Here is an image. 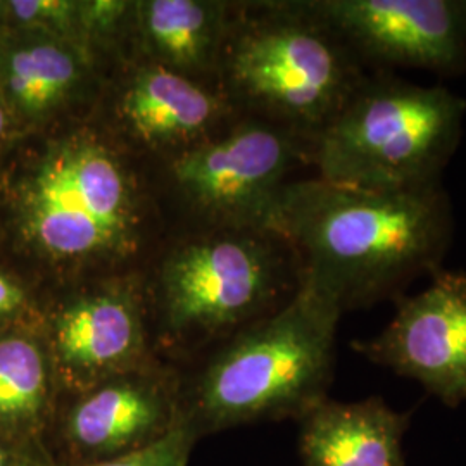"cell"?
I'll list each match as a JSON object with an SVG mask.
<instances>
[{"instance_id": "1", "label": "cell", "mask_w": 466, "mask_h": 466, "mask_svg": "<svg viewBox=\"0 0 466 466\" xmlns=\"http://www.w3.org/2000/svg\"><path fill=\"white\" fill-rule=\"evenodd\" d=\"M271 230L298 252L300 280L344 315L396 302L442 269L454 215L442 185L370 192L315 178L283 187Z\"/></svg>"}, {"instance_id": "13", "label": "cell", "mask_w": 466, "mask_h": 466, "mask_svg": "<svg viewBox=\"0 0 466 466\" xmlns=\"http://www.w3.org/2000/svg\"><path fill=\"white\" fill-rule=\"evenodd\" d=\"M52 375L50 356L34 337H0V439L19 448H40L38 433L54 411Z\"/></svg>"}, {"instance_id": "22", "label": "cell", "mask_w": 466, "mask_h": 466, "mask_svg": "<svg viewBox=\"0 0 466 466\" xmlns=\"http://www.w3.org/2000/svg\"><path fill=\"white\" fill-rule=\"evenodd\" d=\"M23 450H34V448H19V446H15V444L0 439V466H15L17 456Z\"/></svg>"}, {"instance_id": "3", "label": "cell", "mask_w": 466, "mask_h": 466, "mask_svg": "<svg viewBox=\"0 0 466 466\" xmlns=\"http://www.w3.org/2000/svg\"><path fill=\"white\" fill-rule=\"evenodd\" d=\"M465 116L466 100L444 85L370 71L313 146L318 178L370 192L442 185Z\"/></svg>"}, {"instance_id": "24", "label": "cell", "mask_w": 466, "mask_h": 466, "mask_svg": "<svg viewBox=\"0 0 466 466\" xmlns=\"http://www.w3.org/2000/svg\"><path fill=\"white\" fill-rule=\"evenodd\" d=\"M4 5H5V4H4V2H0V11L4 9Z\"/></svg>"}, {"instance_id": "18", "label": "cell", "mask_w": 466, "mask_h": 466, "mask_svg": "<svg viewBox=\"0 0 466 466\" xmlns=\"http://www.w3.org/2000/svg\"><path fill=\"white\" fill-rule=\"evenodd\" d=\"M199 439L198 431L184 418L167 437L146 450L137 451L134 454L111 461L85 466H187ZM54 466L59 465L54 463Z\"/></svg>"}, {"instance_id": "11", "label": "cell", "mask_w": 466, "mask_h": 466, "mask_svg": "<svg viewBox=\"0 0 466 466\" xmlns=\"http://www.w3.org/2000/svg\"><path fill=\"white\" fill-rule=\"evenodd\" d=\"M142 308L127 289H99L65 302L50 323V361L73 394L146 367Z\"/></svg>"}, {"instance_id": "23", "label": "cell", "mask_w": 466, "mask_h": 466, "mask_svg": "<svg viewBox=\"0 0 466 466\" xmlns=\"http://www.w3.org/2000/svg\"><path fill=\"white\" fill-rule=\"evenodd\" d=\"M5 123H7V116H5V111H4L2 102H0V137H2L4 130H5Z\"/></svg>"}, {"instance_id": "4", "label": "cell", "mask_w": 466, "mask_h": 466, "mask_svg": "<svg viewBox=\"0 0 466 466\" xmlns=\"http://www.w3.org/2000/svg\"><path fill=\"white\" fill-rule=\"evenodd\" d=\"M230 69L269 125L296 137L311 130L315 142L370 73L313 4L256 19L238 36Z\"/></svg>"}, {"instance_id": "9", "label": "cell", "mask_w": 466, "mask_h": 466, "mask_svg": "<svg viewBox=\"0 0 466 466\" xmlns=\"http://www.w3.org/2000/svg\"><path fill=\"white\" fill-rule=\"evenodd\" d=\"M299 157L296 135L268 121H250L218 142L185 152L173 175L202 208L244 228L271 230L285 177Z\"/></svg>"}, {"instance_id": "20", "label": "cell", "mask_w": 466, "mask_h": 466, "mask_svg": "<svg viewBox=\"0 0 466 466\" xmlns=\"http://www.w3.org/2000/svg\"><path fill=\"white\" fill-rule=\"evenodd\" d=\"M25 292L15 280L0 273V319L15 317L25 306Z\"/></svg>"}, {"instance_id": "14", "label": "cell", "mask_w": 466, "mask_h": 466, "mask_svg": "<svg viewBox=\"0 0 466 466\" xmlns=\"http://www.w3.org/2000/svg\"><path fill=\"white\" fill-rule=\"evenodd\" d=\"M215 109L217 102L204 88L163 66L142 69L123 97L127 121L147 142L198 134Z\"/></svg>"}, {"instance_id": "7", "label": "cell", "mask_w": 466, "mask_h": 466, "mask_svg": "<svg viewBox=\"0 0 466 466\" xmlns=\"http://www.w3.org/2000/svg\"><path fill=\"white\" fill-rule=\"evenodd\" d=\"M352 350L377 367L415 380L448 408L466 402V271L439 269L413 296L396 300L382 332Z\"/></svg>"}, {"instance_id": "21", "label": "cell", "mask_w": 466, "mask_h": 466, "mask_svg": "<svg viewBox=\"0 0 466 466\" xmlns=\"http://www.w3.org/2000/svg\"><path fill=\"white\" fill-rule=\"evenodd\" d=\"M15 466H54V461L50 460L47 452L36 448V450L21 451Z\"/></svg>"}, {"instance_id": "10", "label": "cell", "mask_w": 466, "mask_h": 466, "mask_svg": "<svg viewBox=\"0 0 466 466\" xmlns=\"http://www.w3.org/2000/svg\"><path fill=\"white\" fill-rule=\"evenodd\" d=\"M184 398L147 367L73 394L56 421L59 466L96 465L146 450L184 420Z\"/></svg>"}, {"instance_id": "15", "label": "cell", "mask_w": 466, "mask_h": 466, "mask_svg": "<svg viewBox=\"0 0 466 466\" xmlns=\"http://www.w3.org/2000/svg\"><path fill=\"white\" fill-rule=\"evenodd\" d=\"M84 67L82 47L49 35L16 46L7 54L2 73L17 107L28 116H42L69 97Z\"/></svg>"}, {"instance_id": "6", "label": "cell", "mask_w": 466, "mask_h": 466, "mask_svg": "<svg viewBox=\"0 0 466 466\" xmlns=\"http://www.w3.org/2000/svg\"><path fill=\"white\" fill-rule=\"evenodd\" d=\"M279 233L221 238L175 252L163 271V317L178 337L246 329L285 302Z\"/></svg>"}, {"instance_id": "2", "label": "cell", "mask_w": 466, "mask_h": 466, "mask_svg": "<svg viewBox=\"0 0 466 466\" xmlns=\"http://www.w3.org/2000/svg\"><path fill=\"white\" fill-rule=\"evenodd\" d=\"M342 313L313 285L235 333L204 370L184 415L199 437L261 421L299 420L327 400Z\"/></svg>"}, {"instance_id": "8", "label": "cell", "mask_w": 466, "mask_h": 466, "mask_svg": "<svg viewBox=\"0 0 466 466\" xmlns=\"http://www.w3.org/2000/svg\"><path fill=\"white\" fill-rule=\"evenodd\" d=\"M368 71L466 69V0H323L313 4Z\"/></svg>"}, {"instance_id": "19", "label": "cell", "mask_w": 466, "mask_h": 466, "mask_svg": "<svg viewBox=\"0 0 466 466\" xmlns=\"http://www.w3.org/2000/svg\"><path fill=\"white\" fill-rule=\"evenodd\" d=\"M128 2L116 0H85L80 2L78 16L82 36H94L111 32L125 15Z\"/></svg>"}, {"instance_id": "17", "label": "cell", "mask_w": 466, "mask_h": 466, "mask_svg": "<svg viewBox=\"0 0 466 466\" xmlns=\"http://www.w3.org/2000/svg\"><path fill=\"white\" fill-rule=\"evenodd\" d=\"M80 2L73 0H13L7 9L19 23L82 47L78 16Z\"/></svg>"}, {"instance_id": "12", "label": "cell", "mask_w": 466, "mask_h": 466, "mask_svg": "<svg viewBox=\"0 0 466 466\" xmlns=\"http://www.w3.org/2000/svg\"><path fill=\"white\" fill-rule=\"evenodd\" d=\"M411 413L380 396L356 402L323 400L299 423L302 466H406L404 435Z\"/></svg>"}, {"instance_id": "16", "label": "cell", "mask_w": 466, "mask_h": 466, "mask_svg": "<svg viewBox=\"0 0 466 466\" xmlns=\"http://www.w3.org/2000/svg\"><path fill=\"white\" fill-rule=\"evenodd\" d=\"M140 25L150 47L175 66H196L213 36L209 9L196 0H149L138 4Z\"/></svg>"}, {"instance_id": "5", "label": "cell", "mask_w": 466, "mask_h": 466, "mask_svg": "<svg viewBox=\"0 0 466 466\" xmlns=\"http://www.w3.org/2000/svg\"><path fill=\"white\" fill-rule=\"evenodd\" d=\"M25 215L35 242L61 259L115 252L135 232L127 175L90 137H73L49 150L26 187Z\"/></svg>"}]
</instances>
